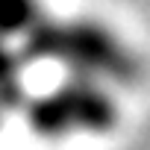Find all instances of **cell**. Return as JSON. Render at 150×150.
Returning <instances> with one entry per match:
<instances>
[{
    "mask_svg": "<svg viewBox=\"0 0 150 150\" xmlns=\"http://www.w3.org/2000/svg\"><path fill=\"white\" fill-rule=\"evenodd\" d=\"M33 124L50 138L109 132L118 124V103L106 83L88 77H68L33 106Z\"/></svg>",
    "mask_w": 150,
    "mask_h": 150,
    "instance_id": "1",
    "label": "cell"
}]
</instances>
